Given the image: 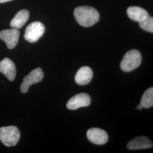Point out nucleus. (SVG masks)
Segmentation results:
<instances>
[{
  "label": "nucleus",
  "mask_w": 153,
  "mask_h": 153,
  "mask_svg": "<svg viewBox=\"0 0 153 153\" xmlns=\"http://www.w3.org/2000/svg\"><path fill=\"white\" fill-rule=\"evenodd\" d=\"M74 16L76 22L83 27H91L98 22L100 14L95 9L90 6L77 7L74 11Z\"/></svg>",
  "instance_id": "f257e3e1"
},
{
  "label": "nucleus",
  "mask_w": 153,
  "mask_h": 153,
  "mask_svg": "<svg viewBox=\"0 0 153 153\" xmlns=\"http://www.w3.org/2000/svg\"><path fill=\"white\" fill-rule=\"evenodd\" d=\"M20 138V132L15 126H3L0 128V141L7 147L16 146Z\"/></svg>",
  "instance_id": "f03ea898"
},
{
  "label": "nucleus",
  "mask_w": 153,
  "mask_h": 153,
  "mask_svg": "<svg viewBox=\"0 0 153 153\" xmlns=\"http://www.w3.org/2000/svg\"><path fill=\"white\" fill-rule=\"evenodd\" d=\"M142 62L141 53L136 49H132L126 53L120 64L121 69L126 72L131 71L137 68Z\"/></svg>",
  "instance_id": "7ed1b4c3"
},
{
  "label": "nucleus",
  "mask_w": 153,
  "mask_h": 153,
  "mask_svg": "<svg viewBox=\"0 0 153 153\" xmlns=\"http://www.w3.org/2000/svg\"><path fill=\"white\" fill-rule=\"evenodd\" d=\"M45 28L41 22H34L28 26L25 33L24 37L26 41L35 43L42 38L45 33Z\"/></svg>",
  "instance_id": "20e7f679"
},
{
  "label": "nucleus",
  "mask_w": 153,
  "mask_h": 153,
  "mask_svg": "<svg viewBox=\"0 0 153 153\" xmlns=\"http://www.w3.org/2000/svg\"><path fill=\"white\" fill-rule=\"evenodd\" d=\"M43 78L44 73L41 68H38L33 70L23 78L20 88L21 91L23 94L27 93L31 85L42 81Z\"/></svg>",
  "instance_id": "39448f33"
},
{
  "label": "nucleus",
  "mask_w": 153,
  "mask_h": 153,
  "mask_svg": "<svg viewBox=\"0 0 153 153\" xmlns=\"http://www.w3.org/2000/svg\"><path fill=\"white\" fill-rule=\"evenodd\" d=\"M19 34L18 29L4 30L0 32V39L5 43L9 49H13L18 44Z\"/></svg>",
  "instance_id": "423d86ee"
},
{
  "label": "nucleus",
  "mask_w": 153,
  "mask_h": 153,
  "mask_svg": "<svg viewBox=\"0 0 153 153\" xmlns=\"http://www.w3.org/2000/svg\"><path fill=\"white\" fill-rule=\"evenodd\" d=\"M91 103V98L86 93H81L73 96L67 103L66 107L69 109L76 110L81 107H88Z\"/></svg>",
  "instance_id": "0eeeda50"
},
{
  "label": "nucleus",
  "mask_w": 153,
  "mask_h": 153,
  "mask_svg": "<svg viewBox=\"0 0 153 153\" xmlns=\"http://www.w3.org/2000/svg\"><path fill=\"white\" fill-rule=\"evenodd\" d=\"M87 137L91 142L96 145H104L108 140V136L104 130L98 128H90L87 131Z\"/></svg>",
  "instance_id": "6e6552de"
},
{
  "label": "nucleus",
  "mask_w": 153,
  "mask_h": 153,
  "mask_svg": "<svg viewBox=\"0 0 153 153\" xmlns=\"http://www.w3.org/2000/svg\"><path fill=\"white\" fill-rule=\"evenodd\" d=\"M0 72L10 81L16 76V68L14 63L9 58H5L0 62Z\"/></svg>",
  "instance_id": "1a4fd4ad"
},
{
  "label": "nucleus",
  "mask_w": 153,
  "mask_h": 153,
  "mask_svg": "<svg viewBox=\"0 0 153 153\" xmlns=\"http://www.w3.org/2000/svg\"><path fill=\"white\" fill-rule=\"evenodd\" d=\"M153 147V142L147 137H137L127 144V148L129 150H135L140 149H146Z\"/></svg>",
  "instance_id": "9d476101"
},
{
  "label": "nucleus",
  "mask_w": 153,
  "mask_h": 153,
  "mask_svg": "<svg viewBox=\"0 0 153 153\" xmlns=\"http://www.w3.org/2000/svg\"><path fill=\"white\" fill-rule=\"evenodd\" d=\"M93 76L92 69L88 66H83L76 72L75 81L79 85H85L90 82Z\"/></svg>",
  "instance_id": "9b49d317"
},
{
  "label": "nucleus",
  "mask_w": 153,
  "mask_h": 153,
  "mask_svg": "<svg viewBox=\"0 0 153 153\" xmlns=\"http://www.w3.org/2000/svg\"><path fill=\"white\" fill-rule=\"evenodd\" d=\"M127 15L129 18L136 22H141L149 16L148 11L138 6H131L127 9Z\"/></svg>",
  "instance_id": "f8f14e48"
},
{
  "label": "nucleus",
  "mask_w": 153,
  "mask_h": 153,
  "mask_svg": "<svg viewBox=\"0 0 153 153\" xmlns=\"http://www.w3.org/2000/svg\"><path fill=\"white\" fill-rule=\"evenodd\" d=\"M30 16L29 11L26 9H22L18 11L10 22V26L13 28L19 29L22 28L27 22Z\"/></svg>",
  "instance_id": "ddd939ff"
},
{
  "label": "nucleus",
  "mask_w": 153,
  "mask_h": 153,
  "mask_svg": "<svg viewBox=\"0 0 153 153\" xmlns=\"http://www.w3.org/2000/svg\"><path fill=\"white\" fill-rule=\"evenodd\" d=\"M141 105L143 108H150L153 105V88H150L143 93L141 99Z\"/></svg>",
  "instance_id": "4468645a"
},
{
  "label": "nucleus",
  "mask_w": 153,
  "mask_h": 153,
  "mask_svg": "<svg viewBox=\"0 0 153 153\" xmlns=\"http://www.w3.org/2000/svg\"><path fill=\"white\" fill-rule=\"evenodd\" d=\"M140 27L149 33H153V18L150 16L139 22Z\"/></svg>",
  "instance_id": "2eb2a0df"
},
{
  "label": "nucleus",
  "mask_w": 153,
  "mask_h": 153,
  "mask_svg": "<svg viewBox=\"0 0 153 153\" xmlns=\"http://www.w3.org/2000/svg\"><path fill=\"white\" fill-rule=\"evenodd\" d=\"M142 108H143V107H142V106L141 105V104H140L139 105H137V109H138V110H141V109H142Z\"/></svg>",
  "instance_id": "dca6fc26"
},
{
  "label": "nucleus",
  "mask_w": 153,
  "mask_h": 153,
  "mask_svg": "<svg viewBox=\"0 0 153 153\" xmlns=\"http://www.w3.org/2000/svg\"><path fill=\"white\" fill-rule=\"evenodd\" d=\"M10 1H12V0H0V3H5V2Z\"/></svg>",
  "instance_id": "f3484780"
}]
</instances>
